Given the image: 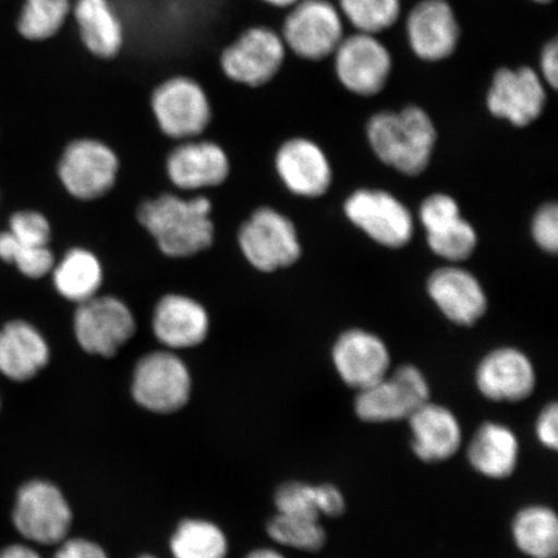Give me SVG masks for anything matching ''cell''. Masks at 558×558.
<instances>
[{
	"label": "cell",
	"instance_id": "6da1fadb",
	"mask_svg": "<svg viewBox=\"0 0 558 558\" xmlns=\"http://www.w3.org/2000/svg\"><path fill=\"white\" fill-rule=\"evenodd\" d=\"M213 205L204 195L190 199L166 193L143 202L137 220L166 256L191 257L213 246Z\"/></svg>",
	"mask_w": 558,
	"mask_h": 558
},
{
	"label": "cell",
	"instance_id": "7a4b0ae2",
	"mask_svg": "<svg viewBox=\"0 0 558 558\" xmlns=\"http://www.w3.org/2000/svg\"><path fill=\"white\" fill-rule=\"evenodd\" d=\"M367 136L384 163L413 177L427 169L436 144L434 123L416 107L376 114L368 122Z\"/></svg>",
	"mask_w": 558,
	"mask_h": 558
},
{
	"label": "cell",
	"instance_id": "3957f363",
	"mask_svg": "<svg viewBox=\"0 0 558 558\" xmlns=\"http://www.w3.org/2000/svg\"><path fill=\"white\" fill-rule=\"evenodd\" d=\"M192 390L190 367L169 349L145 354L132 374V397L138 407L153 414L178 413L190 402Z\"/></svg>",
	"mask_w": 558,
	"mask_h": 558
},
{
	"label": "cell",
	"instance_id": "277c9868",
	"mask_svg": "<svg viewBox=\"0 0 558 558\" xmlns=\"http://www.w3.org/2000/svg\"><path fill=\"white\" fill-rule=\"evenodd\" d=\"M12 520L26 541L59 546L72 529L73 511L58 486L50 481L34 480L20 487Z\"/></svg>",
	"mask_w": 558,
	"mask_h": 558
},
{
	"label": "cell",
	"instance_id": "5b68a950",
	"mask_svg": "<svg viewBox=\"0 0 558 558\" xmlns=\"http://www.w3.org/2000/svg\"><path fill=\"white\" fill-rule=\"evenodd\" d=\"M150 107L160 131L179 142L197 138L211 123L208 95L190 76H172L160 83L151 95Z\"/></svg>",
	"mask_w": 558,
	"mask_h": 558
},
{
	"label": "cell",
	"instance_id": "8992f818",
	"mask_svg": "<svg viewBox=\"0 0 558 558\" xmlns=\"http://www.w3.org/2000/svg\"><path fill=\"white\" fill-rule=\"evenodd\" d=\"M73 329L83 351L113 359L136 333V319L121 299L96 295L76 305Z\"/></svg>",
	"mask_w": 558,
	"mask_h": 558
},
{
	"label": "cell",
	"instance_id": "52a82bcc",
	"mask_svg": "<svg viewBox=\"0 0 558 558\" xmlns=\"http://www.w3.org/2000/svg\"><path fill=\"white\" fill-rule=\"evenodd\" d=\"M120 159L108 144L96 138H78L68 144L58 165L65 191L80 201H95L113 190Z\"/></svg>",
	"mask_w": 558,
	"mask_h": 558
},
{
	"label": "cell",
	"instance_id": "ba28073f",
	"mask_svg": "<svg viewBox=\"0 0 558 558\" xmlns=\"http://www.w3.org/2000/svg\"><path fill=\"white\" fill-rule=\"evenodd\" d=\"M239 244L246 260L265 274L289 267L302 255L294 225L270 207L257 208L243 222Z\"/></svg>",
	"mask_w": 558,
	"mask_h": 558
},
{
	"label": "cell",
	"instance_id": "9c48e42d",
	"mask_svg": "<svg viewBox=\"0 0 558 558\" xmlns=\"http://www.w3.org/2000/svg\"><path fill=\"white\" fill-rule=\"evenodd\" d=\"M429 393V384L421 369L407 365L359 390L354 410L367 423L402 421L428 402Z\"/></svg>",
	"mask_w": 558,
	"mask_h": 558
},
{
	"label": "cell",
	"instance_id": "30bf717a",
	"mask_svg": "<svg viewBox=\"0 0 558 558\" xmlns=\"http://www.w3.org/2000/svg\"><path fill=\"white\" fill-rule=\"evenodd\" d=\"M286 58V45L278 33L265 26L244 31L220 56V66L230 81L248 87L267 85Z\"/></svg>",
	"mask_w": 558,
	"mask_h": 558
},
{
	"label": "cell",
	"instance_id": "8fae6325",
	"mask_svg": "<svg viewBox=\"0 0 558 558\" xmlns=\"http://www.w3.org/2000/svg\"><path fill=\"white\" fill-rule=\"evenodd\" d=\"M286 48L305 60H323L343 40V21L327 0H299L284 20Z\"/></svg>",
	"mask_w": 558,
	"mask_h": 558
},
{
	"label": "cell",
	"instance_id": "7c38bea8",
	"mask_svg": "<svg viewBox=\"0 0 558 558\" xmlns=\"http://www.w3.org/2000/svg\"><path fill=\"white\" fill-rule=\"evenodd\" d=\"M333 54L338 78L351 93L373 96L386 86L392 58L374 35L357 33L343 38Z\"/></svg>",
	"mask_w": 558,
	"mask_h": 558
},
{
	"label": "cell",
	"instance_id": "4fadbf2b",
	"mask_svg": "<svg viewBox=\"0 0 558 558\" xmlns=\"http://www.w3.org/2000/svg\"><path fill=\"white\" fill-rule=\"evenodd\" d=\"M348 219L383 246L402 247L413 236L409 209L381 191H359L345 202Z\"/></svg>",
	"mask_w": 558,
	"mask_h": 558
},
{
	"label": "cell",
	"instance_id": "5bb4252c",
	"mask_svg": "<svg viewBox=\"0 0 558 558\" xmlns=\"http://www.w3.org/2000/svg\"><path fill=\"white\" fill-rule=\"evenodd\" d=\"M166 172L178 190L194 192L225 184L230 163L219 144L191 138L172 149L166 159Z\"/></svg>",
	"mask_w": 558,
	"mask_h": 558
},
{
	"label": "cell",
	"instance_id": "9a60e30c",
	"mask_svg": "<svg viewBox=\"0 0 558 558\" xmlns=\"http://www.w3.org/2000/svg\"><path fill=\"white\" fill-rule=\"evenodd\" d=\"M544 105L546 89L533 69H500L495 73L487 95L488 110L495 117L523 128L542 114Z\"/></svg>",
	"mask_w": 558,
	"mask_h": 558
},
{
	"label": "cell",
	"instance_id": "2e32d148",
	"mask_svg": "<svg viewBox=\"0 0 558 558\" xmlns=\"http://www.w3.org/2000/svg\"><path fill=\"white\" fill-rule=\"evenodd\" d=\"M476 384L487 400L519 402L534 392L536 375L526 354L514 348H500L480 362Z\"/></svg>",
	"mask_w": 558,
	"mask_h": 558
},
{
	"label": "cell",
	"instance_id": "e0dca14e",
	"mask_svg": "<svg viewBox=\"0 0 558 558\" xmlns=\"http://www.w3.org/2000/svg\"><path fill=\"white\" fill-rule=\"evenodd\" d=\"M151 330L165 349L178 352L201 345L208 337L209 316L198 300L181 294L159 299Z\"/></svg>",
	"mask_w": 558,
	"mask_h": 558
},
{
	"label": "cell",
	"instance_id": "ac0fdd59",
	"mask_svg": "<svg viewBox=\"0 0 558 558\" xmlns=\"http://www.w3.org/2000/svg\"><path fill=\"white\" fill-rule=\"evenodd\" d=\"M333 366L348 387L362 390L387 376L390 354L384 341L364 330L341 335L332 349Z\"/></svg>",
	"mask_w": 558,
	"mask_h": 558
},
{
	"label": "cell",
	"instance_id": "d6986e66",
	"mask_svg": "<svg viewBox=\"0 0 558 558\" xmlns=\"http://www.w3.org/2000/svg\"><path fill=\"white\" fill-rule=\"evenodd\" d=\"M407 31L411 50L422 60H444L457 50L459 25L446 0L418 3L410 12Z\"/></svg>",
	"mask_w": 558,
	"mask_h": 558
},
{
	"label": "cell",
	"instance_id": "ffe728a7",
	"mask_svg": "<svg viewBox=\"0 0 558 558\" xmlns=\"http://www.w3.org/2000/svg\"><path fill=\"white\" fill-rule=\"evenodd\" d=\"M276 169L286 187L302 197H319L331 184L329 160L311 140L286 142L277 153Z\"/></svg>",
	"mask_w": 558,
	"mask_h": 558
},
{
	"label": "cell",
	"instance_id": "44dd1931",
	"mask_svg": "<svg viewBox=\"0 0 558 558\" xmlns=\"http://www.w3.org/2000/svg\"><path fill=\"white\" fill-rule=\"evenodd\" d=\"M51 360V348L37 327L12 319L0 327V373L16 383L29 381Z\"/></svg>",
	"mask_w": 558,
	"mask_h": 558
},
{
	"label": "cell",
	"instance_id": "7402d4cb",
	"mask_svg": "<svg viewBox=\"0 0 558 558\" xmlns=\"http://www.w3.org/2000/svg\"><path fill=\"white\" fill-rule=\"evenodd\" d=\"M415 456L427 463L444 462L462 446L458 417L441 404L425 402L408 418Z\"/></svg>",
	"mask_w": 558,
	"mask_h": 558
},
{
	"label": "cell",
	"instance_id": "603a6c76",
	"mask_svg": "<svg viewBox=\"0 0 558 558\" xmlns=\"http://www.w3.org/2000/svg\"><path fill=\"white\" fill-rule=\"evenodd\" d=\"M428 292L445 316L458 325L476 324L487 308L485 292L477 278L463 269L436 270L429 278Z\"/></svg>",
	"mask_w": 558,
	"mask_h": 558
},
{
	"label": "cell",
	"instance_id": "cb8c5ba5",
	"mask_svg": "<svg viewBox=\"0 0 558 558\" xmlns=\"http://www.w3.org/2000/svg\"><path fill=\"white\" fill-rule=\"evenodd\" d=\"M72 13L82 44L96 58L110 60L124 46V26L110 0H75Z\"/></svg>",
	"mask_w": 558,
	"mask_h": 558
},
{
	"label": "cell",
	"instance_id": "d4e9b609",
	"mask_svg": "<svg viewBox=\"0 0 558 558\" xmlns=\"http://www.w3.org/2000/svg\"><path fill=\"white\" fill-rule=\"evenodd\" d=\"M520 457L519 438L511 428L500 423L481 425L469 446L473 470L483 476L504 480L514 472Z\"/></svg>",
	"mask_w": 558,
	"mask_h": 558
},
{
	"label": "cell",
	"instance_id": "484cf974",
	"mask_svg": "<svg viewBox=\"0 0 558 558\" xmlns=\"http://www.w3.org/2000/svg\"><path fill=\"white\" fill-rule=\"evenodd\" d=\"M50 275L58 294L76 305L99 295L104 282L99 257L82 247L70 248L54 263Z\"/></svg>",
	"mask_w": 558,
	"mask_h": 558
},
{
	"label": "cell",
	"instance_id": "4316f807",
	"mask_svg": "<svg viewBox=\"0 0 558 558\" xmlns=\"http://www.w3.org/2000/svg\"><path fill=\"white\" fill-rule=\"evenodd\" d=\"M512 536L523 555L530 558H556L558 519L554 509L530 506L521 509L512 522Z\"/></svg>",
	"mask_w": 558,
	"mask_h": 558
},
{
	"label": "cell",
	"instance_id": "83f0119b",
	"mask_svg": "<svg viewBox=\"0 0 558 558\" xmlns=\"http://www.w3.org/2000/svg\"><path fill=\"white\" fill-rule=\"evenodd\" d=\"M170 550L173 558H227L229 542L216 523L204 519H186L174 530Z\"/></svg>",
	"mask_w": 558,
	"mask_h": 558
},
{
	"label": "cell",
	"instance_id": "f1b7e54d",
	"mask_svg": "<svg viewBox=\"0 0 558 558\" xmlns=\"http://www.w3.org/2000/svg\"><path fill=\"white\" fill-rule=\"evenodd\" d=\"M72 9V0H25L17 32L31 41L51 39L65 25Z\"/></svg>",
	"mask_w": 558,
	"mask_h": 558
},
{
	"label": "cell",
	"instance_id": "f546056e",
	"mask_svg": "<svg viewBox=\"0 0 558 558\" xmlns=\"http://www.w3.org/2000/svg\"><path fill=\"white\" fill-rule=\"evenodd\" d=\"M267 532L279 546L305 553H317L326 543V532L319 520L277 513L269 521Z\"/></svg>",
	"mask_w": 558,
	"mask_h": 558
},
{
	"label": "cell",
	"instance_id": "4dcf8cb0",
	"mask_svg": "<svg viewBox=\"0 0 558 558\" xmlns=\"http://www.w3.org/2000/svg\"><path fill=\"white\" fill-rule=\"evenodd\" d=\"M0 260L13 265L20 275L29 279L50 275L56 263L50 246H31L19 242L7 229L0 232Z\"/></svg>",
	"mask_w": 558,
	"mask_h": 558
},
{
	"label": "cell",
	"instance_id": "1f68e13d",
	"mask_svg": "<svg viewBox=\"0 0 558 558\" xmlns=\"http://www.w3.org/2000/svg\"><path fill=\"white\" fill-rule=\"evenodd\" d=\"M340 10L359 33L375 35L397 23L401 0H340Z\"/></svg>",
	"mask_w": 558,
	"mask_h": 558
},
{
	"label": "cell",
	"instance_id": "d6a6232c",
	"mask_svg": "<svg viewBox=\"0 0 558 558\" xmlns=\"http://www.w3.org/2000/svg\"><path fill=\"white\" fill-rule=\"evenodd\" d=\"M427 239L436 255L453 262L466 259L477 246V234L462 216L428 230Z\"/></svg>",
	"mask_w": 558,
	"mask_h": 558
},
{
	"label": "cell",
	"instance_id": "836d02e7",
	"mask_svg": "<svg viewBox=\"0 0 558 558\" xmlns=\"http://www.w3.org/2000/svg\"><path fill=\"white\" fill-rule=\"evenodd\" d=\"M275 504L278 513L319 520L317 486L291 481L277 488Z\"/></svg>",
	"mask_w": 558,
	"mask_h": 558
},
{
	"label": "cell",
	"instance_id": "e575fe53",
	"mask_svg": "<svg viewBox=\"0 0 558 558\" xmlns=\"http://www.w3.org/2000/svg\"><path fill=\"white\" fill-rule=\"evenodd\" d=\"M7 230L19 242L31 246H50L52 240V227L46 216L35 209H20L13 213L9 219Z\"/></svg>",
	"mask_w": 558,
	"mask_h": 558
},
{
	"label": "cell",
	"instance_id": "d590c367",
	"mask_svg": "<svg viewBox=\"0 0 558 558\" xmlns=\"http://www.w3.org/2000/svg\"><path fill=\"white\" fill-rule=\"evenodd\" d=\"M460 216L456 199L445 194L430 195L421 207V220L425 229L430 230Z\"/></svg>",
	"mask_w": 558,
	"mask_h": 558
},
{
	"label": "cell",
	"instance_id": "8d00e7d4",
	"mask_svg": "<svg viewBox=\"0 0 558 558\" xmlns=\"http://www.w3.org/2000/svg\"><path fill=\"white\" fill-rule=\"evenodd\" d=\"M533 236L543 250L556 253L558 248V208L555 204L542 207L535 215Z\"/></svg>",
	"mask_w": 558,
	"mask_h": 558
},
{
	"label": "cell",
	"instance_id": "74e56055",
	"mask_svg": "<svg viewBox=\"0 0 558 558\" xmlns=\"http://www.w3.org/2000/svg\"><path fill=\"white\" fill-rule=\"evenodd\" d=\"M52 558H109L105 549L93 541L68 538L61 542Z\"/></svg>",
	"mask_w": 558,
	"mask_h": 558
},
{
	"label": "cell",
	"instance_id": "f35d334b",
	"mask_svg": "<svg viewBox=\"0 0 558 558\" xmlns=\"http://www.w3.org/2000/svg\"><path fill=\"white\" fill-rule=\"evenodd\" d=\"M558 409L557 403H550L544 409L536 421V436L547 449L556 450L558 446Z\"/></svg>",
	"mask_w": 558,
	"mask_h": 558
},
{
	"label": "cell",
	"instance_id": "ab89813d",
	"mask_svg": "<svg viewBox=\"0 0 558 558\" xmlns=\"http://www.w3.org/2000/svg\"><path fill=\"white\" fill-rule=\"evenodd\" d=\"M318 506L320 515L327 518H339L345 511L344 495L337 486L323 484L317 486Z\"/></svg>",
	"mask_w": 558,
	"mask_h": 558
},
{
	"label": "cell",
	"instance_id": "60d3db41",
	"mask_svg": "<svg viewBox=\"0 0 558 558\" xmlns=\"http://www.w3.org/2000/svg\"><path fill=\"white\" fill-rule=\"evenodd\" d=\"M541 68L544 80L547 81L548 85L553 88H557L558 83V46L557 40L550 41L544 47Z\"/></svg>",
	"mask_w": 558,
	"mask_h": 558
},
{
	"label": "cell",
	"instance_id": "b9f144b4",
	"mask_svg": "<svg viewBox=\"0 0 558 558\" xmlns=\"http://www.w3.org/2000/svg\"><path fill=\"white\" fill-rule=\"evenodd\" d=\"M0 558H44L37 550L25 544H12L0 553Z\"/></svg>",
	"mask_w": 558,
	"mask_h": 558
},
{
	"label": "cell",
	"instance_id": "7bdbcfd3",
	"mask_svg": "<svg viewBox=\"0 0 558 558\" xmlns=\"http://www.w3.org/2000/svg\"><path fill=\"white\" fill-rule=\"evenodd\" d=\"M244 558H286L282 554H279L278 550L271 548H259L254 549L253 553H250Z\"/></svg>",
	"mask_w": 558,
	"mask_h": 558
},
{
	"label": "cell",
	"instance_id": "ee69618b",
	"mask_svg": "<svg viewBox=\"0 0 558 558\" xmlns=\"http://www.w3.org/2000/svg\"><path fill=\"white\" fill-rule=\"evenodd\" d=\"M263 2L284 9V7H292L296 4L299 0H263Z\"/></svg>",
	"mask_w": 558,
	"mask_h": 558
},
{
	"label": "cell",
	"instance_id": "f6af8a7d",
	"mask_svg": "<svg viewBox=\"0 0 558 558\" xmlns=\"http://www.w3.org/2000/svg\"><path fill=\"white\" fill-rule=\"evenodd\" d=\"M536 3H549L553 2V0H534Z\"/></svg>",
	"mask_w": 558,
	"mask_h": 558
},
{
	"label": "cell",
	"instance_id": "bcb514c9",
	"mask_svg": "<svg viewBox=\"0 0 558 558\" xmlns=\"http://www.w3.org/2000/svg\"><path fill=\"white\" fill-rule=\"evenodd\" d=\"M138 558H158V557L151 556V555H143V556H140Z\"/></svg>",
	"mask_w": 558,
	"mask_h": 558
},
{
	"label": "cell",
	"instance_id": "7dc6e473",
	"mask_svg": "<svg viewBox=\"0 0 558 558\" xmlns=\"http://www.w3.org/2000/svg\"><path fill=\"white\" fill-rule=\"evenodd\" d=\"M0 407H2V401H0Z\"/></svg>",
	"mask_w": 558,
	"mask_h": 558
}]
</instances>
